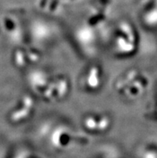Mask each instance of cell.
<instances>
[{
	"label": "cell",
	"mask_w": 157,
	"mask_h": 158,
	"mask_svg": "<svg viewBox=\"0 0 157 158\" xmlns=\"http://www.w3.org/2000/svg\"><path fill=\"white\" fill-rule=\"evenodd\" d=\"M111 116L100 112L87 114L82 120V125L84 130L92 134L105 133L111 128Z\"/></svg>",
	"instance_id": "1"
},
{
	"label": "cell",
	"mask_w": 157,
	"mask_h": 158,
	"mask_svg": "<svg viewBox=\"0 0 157 158\" xmlns=\"http://www.w3.org/2000/svg\"><path fill=\"white\" fill-rule=\"evenodd\" d=\"M35 103L31 98L23 97L20 100V103L18 107L11 112L10 116V120L14 124H21L25 122L24 120H27L32 114L34 113Z\"/></svg>",
	"instance_id": "2"
},
{
	"label": "cell",
	"mask_w": 157,
	"mask_h": 158,
	"mask_svg": "<svg viewBox=\"0 0 157 158\" xmlns=\"http://www.w3.org/2000/svg\"><path fill=\"white\" fill-rule=\"evenodd\" d=\"M104 72L100 67L92 66L83 77V86L85 90L96 92L101 88L104 82Z\"/></svg>",
	"instance_id": "3"
}]
</instances>
